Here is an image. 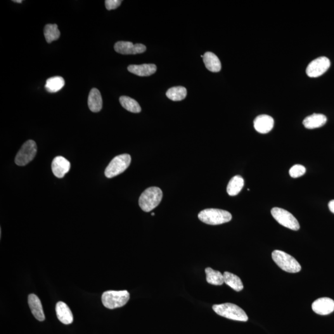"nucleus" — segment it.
<instances>
[{
    "label": "nucleus",
    "instance_id": "obj_1",
    "mask_svg": "<svg viewBox=\"0 0 334 334\" xmlns=\"http://www.w3.org/2000/svg\"><path fill=\"white\" fill-rule=\"evenodd\" d=\"M163 193L157 187H151L142 193L139 205L144 212H149L157 207L162 201Z\"/></svg>",
    "mask_w": 334,
    "mask_h": 334
},
{
    "label": "nucleus",
    "instance_id": "obj_2",
    "mask_svg": "<svg viewBox=\"0 0 334 334\" xmlns=\"http://www.w3.org/2000/svg\"><path fill=\"white\" fill-rule=\"evenodd\" d=\"M198 218L201 222L206 224L217 226L231 221L232 215L226 210L218 208H207L199 214Z\"/></svg>",
    "mask_w": 334,
    "mask_h": 334
},
{
    "label": "nucleus",
    "instance_id": "obj_3",
    "mask_svg": "<svg viewBox=\"0 0 334 334\" xmlns=\"http://www.w3.org/2000/svg\"><path fill=\"white\" fill-rule=\"evenodd\" d=\"M212 309L217 314L227 319L242 322H246L248 320L247 314L244 310L232 303L214 305Z\"/></svg>",
    "mask_w": 334,
    "mask_h": 334
},
{
    "label": "nucleus",
    "instance_id": "obj_4",
    "mask_svg": "<svg viewBox=\"0 0 334 334\" xmlns=\"http://www.w3.org/2000/svg\"><path fill=\"white\" fill-rule=\"evenodd\" d=\"M129 298V293L127 290H109L103 293L102 302L106 308L113 309L124 307Z\"/></svg>",
    "mask_w": 334,
    "mask_h": 334
},
{
    "label": "nucleus",
    "instance_id": "obj_5",
    "mask_svg": "<svg viewBox=\"0 0 334 334\" xmlns=\"http://www.w3.org/2000/svg\"><path fill=\"white\" fill-rule=\"evenodd\" d=\"M272 257L277 266L284 271L289 273H297L302 269V266L294 257L283 251H274L272 253Z\"/></svg>",
    "mask_w": 334,
    "mask_h": 334
},
{
    "label": "nucleus",
    "instance_id": "obj_6",
    "mask_svg": "<svg viewBox=\"0 0 334 334\" xmlns=\"http://www.w3.org/2000/svg\"><path fill=\"white\" fill-rule=\"evenodd\" d=\"M131 162V156L127 154L116 156L106 167L105 176L108 179H111L122 174L128 168Z\"/></svg>",
    "mask_w": 334,
    "mask_h": 334
},
{
    "label": "nucleus",
    "instance_id": "obj_7",
    "mask_svg": "<svg viewBox=\"0 0 334 334\" xmlns=\"http://www.w3.org/2000/svg\"><path fill=\"white\" fill-rule=\"evenodd\" d=\"M271 214L279 224L286 228L295 231L300 229V224L298 220L287 210L282 208L274 207L271 210Z\"/></svg>",
    "mask_w": 334,
    "mask_h": 334
},
{
    "label": "nucleus",
    "instance_id": "obj_8",
    "mask_svg": "<svg viewBox=\"0 0 334 334\" xmlns=\"http://www.w3.org/2000/svg\"><path fill=\"white\" fill-rule=\"evenodd\" d=\"M37 151V144L32 140L26 141L15 158V163L19 166H25L34 159Z\"/></svg>",
    "mask_w": 334,
    "mask_h": 334
},
{
    "label": "nucleus",
    "instance_id": "obj_9",
    "mask_svg": "<svg viewBox=\"0 0 334 334\" xmlns=\"http://www.w3.org/2000/svg\"><path fill=\"white\" fill-rule=\"evenodd\" d=\"M331 66V61L326 56L315 59L308 66L307 74L310 77H317L323 75L328 70Z\"/></svg>",
    "mask_w": 334,
    "mask_h": 334
},
{
    "label": "nucleus",
    "instance_id": "obj_10",
    "mask_svg": "<svg viewBox=\"0 0 334 334\" xmlns=\"http://www.w3.org/2000/svg\"><path fill=\"white\" fill-rule=\"evenodd\" d=\"M115 51L123 54H135L143 53L146 51V47L141 44H132L130 42L120 41L114 46Z\"/></svg>",
    "mask_w": 334,
    "mask_h": 334
},
{
    "label": "nucleus",
    "instance_id": "obj_11",
    "mask_svg": "<svg viewBox=\"0 0 334 334\" xmlns=\"http://www.w3.org/2000/svg\"><path fill=\"white\" fill-rule=\"evenodd\" d=\"M312 309L317 314L328 315L334 311V301L327 297L319 298L312 303Z\"/></svg>",
    "mask_w": 334,
    "mask_h": 334
},
{
    "label": "nucleus",
    "instance_id": "obj_12",
    "mask_svg": "<svg viewBox=\"0 0 334 334\" xmlns=\"http://www.w3.org/2000/svg\"><path fill=\"white\" fill-rule=\"evenodd\" d=\"M70 162L62 156H57L51 163V170L54 176L62 179L70 171Z\"/></svg>",
    "mask_w": 334,
    "mask_h": 334
},
{
    "label": "nucleus",
    "instance_id": "obj_13",
    "mask_svg": "<svg viewBox=\"0 0 334 334\" xmlns=\"http://www.w3.org/2000/svg\"><path fill=\"white\" fill-rule=\"evenodd\" d=\"M274 125L273 118L267 115H259L254 121L255 129L261 134L268 133L273 129Z\"/></svg>",
    "mask_w": 334,
    "mask_h": 334
},
{
    "label": "nucleus",
    "instance_id": "obj_14",
    "mask_svg": "<svg viewBox=\"0 0 334 334\" xmlns=\"http://www.w3.org/2000/svg\"><path fill=\"white\" fill-rule=\"evenodd\" d=\"M56 313L59 321L64 324H70L73 322V315L65 303L59 302L56 305Z\"/></svg>",
    "mask_w": 334,
    "mask_h": 334
},
{
    "label": "nucleus",
    "instance_id": "obj_15",
    "mask_svg": "<svg viewBox=\"0 0 334 334\" xmlns=\"http://www.w3.org/2000/svg\"><path fill=\"white\" fill-rule=\"evenodd\" d=\"M28 303L30 310L35 319L39 321H44L45 320V314L44 312L43 308L41 302L37 297L34 294H30L28 297Z\"/></svg>",
    "mask_w": 334,
    "mask_h": 334
},
{
    "label": "nucleus",
    "instance_id": "obj_16",
    "mask_svg": "<svg viewBox=\"0 0 334 334\" xmlns=\"http://www.w3.org/2000/svg\"><path fill=\"white\" fill-rule=\"evenodd\" d=\"M128 70L132 74L139 77H149L154 74L157 71V66L154 64H143L141 65H129Z\"/></svg>",
    "mask_w": 334,
    "mask_h": 334
},
{
    "label": "nucleus",
    "instance_id": "obj_17",
    "mask_svg": "<svg viewBox=\"0 0 334 334\" xmlns=\"http://www.w3.org/2000/svg\"><path fill=\"white\" fill-rule=\"evenodd\" d=\"M327 120L328 119L325 115L319 114V113H314L305 118V119L303 120V124L306 128L312 129L324 126Z\"/></svg>",
    "mask_w": 334,
    "mask_h": 334
},
{
    "label": "nucleus",
    "instance_id": "obj_18",
    "mask_svg": "<svg viewBox=\"0 0 334 334\" xmlns=\"http://www.w3.org/2000/svg\"><path fill=\"white\" fill-rule=\"evenodd\" d=\"M103 98L100 91L96 88H93L90 91L88 97V106L90 110L92 112H99L103 108Z\"/></svg>",
    "mask_w": 334,
    "mask_h": 334
},
{
    "label": "nucleus",
    "instance_id": "obj_19",
    "mask_svg": "<svg viewBox=\"0 0 334 334\" xmlns=\"http://www.w3.org/2000/svg\"><path fill=\"white\" fill-rule=\"evenodd\" d=\"M203 61L206 68L213 73L219 72L222 69L221 62L212 52H206L203 55Z\"/></svg>",
    "mask_w": 334,
    "mask_h": 334
},
{
    "label": "nucleus",
    "instance_id": "obj_20",
    "mask_svg": "<svg viewBox=\"0 0 334 334\" xmlns=\"http://www.w3.org/2000/svg\"><path fill=\"white\" fill-rule=\"evenodd\" d=\"M243 186L244 180L243 178L240 175H236V176L232 178L231 181H229L227 188V193L231 196H236L240 193L241 189L243 188Z\"/></svg>",
    "mask_w": 334,
    "mask_h": 334
},
{
    "label": "nucleus",
    "instance_id": "obj_21",
    "mask_svg": "<svg viewBox=\"0 0 334 334\" xmlns=\"http://www.w3.org/2000/svg\"><path fill=\"white\" fill-rule=\"evenodd\" d=\"M224 283L231 286L234 291H240L244 286L242 281L237 276L229 272H225L224 274Z\"/></svg>",
    "mask_w": 334,
    "mask_h": 334
},
{
    "label": "nucleus",
    "instance_id": "obj_22",
    "mask_svg": "<svg viewBox=\"0 0 334 334\" xmlns=\"http://www.w3.org/2000/svg\"><path fill=\"white\" fill-rule=\"evenodd\" d=\"M65 82L62 77H54L49 78L47 80L46 86V89L51 93H54L60 91L65 86Z\"/></svg>",
    "mask_w": 334,
    "mask_h": 334
},
{
    "label": "nucleus",
    "instance_id": "obj_23",
    "mask_svg": "<svg viewBox=\"0 0 334 334\" xmlns=\"http://www.w3.org/2000/svg\"><path fill=\"white\" fill-rule=\"evenodd\" d=\"M206 280L208 283L214 285H222L224 283V275L221 272L207 267L205 269Z\"/></svg>",
    "mask_w": 334,
    "mask_h": 334
},
{
    "label": "nucleus",
    "instance_id": "obj_24",
    "mask_svg": "<svg viewBox=\"0 0 334 334\" xmlns=\"http://www.w3.org/2000/svg\"><path fill=\"white\" fill-rule=\"evenodd\" d=\"M120 103L123 108L130 111V112L137 113L141 111V108L138 103L131 97L128 96L120 97Z\"/></svg>",
    "mask_w": 334,
    "mask_h": 334
},
{
    "label": "nucleus",
    "instance_id": "obj_25",
    "mask_svg": "<svg viewBox=\"0 0 334 334\" xmlns=\"http://www.w3.org/2000/svg\"><path fill=\"white\" fill-rule=\"evenodd\" d=\"M44 36L46 41L51 44L54 40H57L60 36V32L58 28V26L55 24H49L45 26Z\"/></svg>",
    "mask_w": 334,
    "mask_h": 334
},
{
    "label": "nucleus",
    "instance_id": "obj_26",
    "mask_svg": "<svg viewBox=\"0 0 334 334\" xmlns=\"http://www.w3.org/2000/svg\"><path fill=\"white\" fill-rule=\"evenodd\" d=\"M167 97L173 101H181L186 98L187 90L185 87L178 86L172 87L168 90Z\"/></svg>",
    "mask_w": 334,
    "mask_h": 334
},
{
    "label": "nucleus",
    "instance_id": "obj_27",
    "mask_svg": "<svg viewBox=\"0 0 334 334\" xmlns=\"http://www.w3.org/2000/svg\"><path fill=\"white\" fill-rule=\"evenodd\" d=\"M306 173V168L302 165H295L290 169L289 174L292 178H298L303 176Z\"/></svg>",
    "mask_w": 334,
    "mask_h": 334
},
{
    "label": "nucleus",
    "instance_id": "obj_28",
    "mask_svg": "<svg viewBox=\"0 0 334 334\" xmlns=\"http://www.w3.org/2000/svg\"><path fill=\"white\" fill-rule=\"evenodd\" d=\"M122 3L121 0H106L105 1L106 8L109 11L117 9Z\"/></svg>",
    "mask_w": 334,
    "mask_h": 334
},
{
    "label": "nucleus",
    "instance_id": "obj_29",
    "mask_svg": "<svg viewBox=\"0 0 334 334\" xmlns=\"http://www.w3.org/2000/svg\"><path fill=\"white\" fill-rule=\"evenodd\" d=\"M329 208L331 210V212L334 214V200H332L329 203Z\"/></svg>",
    "mask_w": 334,
    "mask_h": 334
},
{
    "label": "nucleus",
    "instance_id": "obj_30",
    "mask_svg": "<svg viewBox=\"0 0 334 334\" xmlns=\"http://www.w3.org/2000/svg\"><path fill=\"white\" fill-rule=\"evenodd\" d=\"M13 2H15V3H22L23 1L22 0H13Z\"/></svg>",
    "mask_w": 334,
    "mask_h": 334
},
{
    "label": "nucleus",
    "instance_id": "obj_31",
    "mask_svg": "<svg viewBox=\"0 0 334 334\" xmlns=\"http://www.w3.org/2000/svg\"><path fill=\"white\" fill-rule=\"evenodd\" d=\"M155 215L154 213H153V214H152V215Z\"/></svg>",
    "mask_w": 334,
    "mask_h": 334
}]
</instances>
